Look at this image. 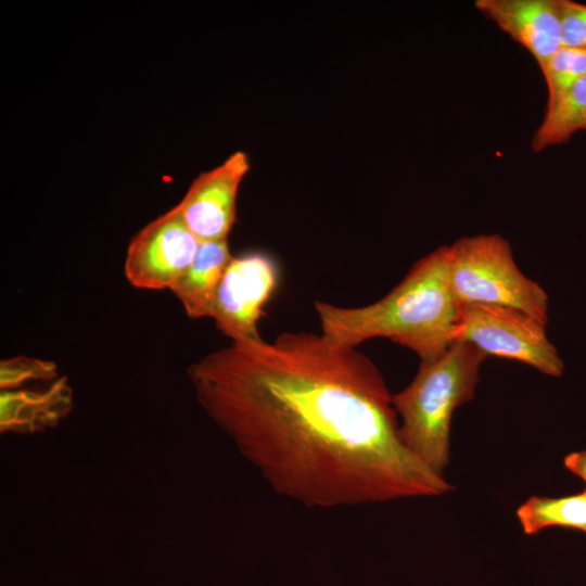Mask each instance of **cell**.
Here are the masks:
<instances>
[{
  "instance_id": "6da1fadb",
  "label": "cell",
  "mask_w": 586,
  "mask_h": 586,
  "mask_svg": "<svg viewBox=\"0 0 586 586\" xmlns=\"http://www.w3.org/2000/svg\"><path fill=\"white\" fill-rule=\"evenodd\" d=\"M209 418L277 494L307 508L440 496L450 484L403 443L378 367L321 333L232 343L188 369Z\"/></svg>"
},
{
  "instance_id": "7a4b0ae2",
  "label": "cell",
  "mask_w": 586,
  "mask_h": 586,
  "mask_svg": "<svg viewBox=\"0 0 586 586\" xmlns=\"http://www.w3.org/2000/svg\"><path fill=\"white\" fill-rule=\"evenodd\" d=\"M459 308L449 284L446 245L419 259L374 303L341 307L315 302L321 334L329 342L357 348L385 337L415 352L420 364L437 360L455 342Z\"/></svg>"
},
{
  "instance_id": "3957f363",
  "label": "cell",
  "mask_w": 586,
  "mask_h": 586,
  "mask_svg": "<svg viewBox=\"0 0 586 586\" xmlns=\"http://www.w3.org/2000/svg\"><path fill=\"white\" fill-rule=\"evenodd\" d=\"M486 357L468 342H454L437 360L420 364L410 384L393 395L404 445L438 474L449 461L453 413L474 397Z\"/></svg>"
},
{
  "instance_id": "277c9868",
  "label": "cell",
  "mask_w": 586,
  "mask_h": 586,
  "mask_svg": "<svg viewBox=\"0 0 586 586\" xmlns=\"http://www.w3.org/2000/svg\"><path fill=\"white\" fill-rule=\"evenodd\" d=\"M450 288L461 304L521 310L548 322V295L517 266L510 243L497 233L464 237L446 246Z\"/></svg>"
},
{
  "instance_id": "5b68a950",
  "label": "cell",
  "mask_w": 586,
  "mask_h": 586,
  "mask_svg": "<svg viewBox=\"0 0 586 586\" xmlns=\"http://www.w3.org/2000/svg\"><path fill=\"white\" fill-rule=\"evenodd\" d=\"M546 326L505 306L461 304L455 342H468L486 356L513 359L550 377H561L564 362L549 341Z\"/></svg>"
},
{
  "instance_id": "8992f818",
  "label": "cell",
  "mask_w": 586,
  "mask_h": 586,
  "mask_svg": "<svg viewBox=\"0 0 586 586\" xmlns=\"http://www.w3.org/2000/svg\"><path fill=\"white\" fill-rule=\"evenodd\" d=\"M279 279L278 266L267 254L232 257L218 285L211 317L232 343L263 340L258 327L264 307Z\"/></svg>"
},
{
  "instance_id": "52a82bcc",
  "label": "cell",
  "mask_w": 586,
  "mask_h": 586,
  "mask_svg": "<svg viewBox=\"0 0 586 586\" xmlns=\"http://www.w3.org/2000/svg\"><path fill=\"white\" fill-rule=\"evenodd\" d=\"M199 244L176 205L132 238L124 264L125 277L138 289L171 290L192 263Z\"/></svg>"
},
{
  "instance_id": "ba28073f",
  "label": "cell",
  "mask_w": 586,
  "mask_h": 586,
  "mask_svg": "<svg viewBox=\"0 0 586 586\" xmlns=\"http://www.w3.org/2000/svg\"><path fill=\"white\" fill-rule=\"evenodd\" d=\"M249 168L247 155L237 151L220 165L201 173L177 204L200 242L227 240L235 221L239 187Z\"/></svg>"
},
{
  "instance_id": "9c48e42d",
  "label": "cell",
  "mask_w": 586,
  "mask_h": 586,
  "mask_svg": "<svg viewBox=\"0 0 586 586\" xmlns=\"http://www.w3.org/2000/svg\"><path fill=\"white\" fill-rule=\"evenodd\" d=\"M474 5L527 50L540 68L562 47L558 0H476Z\"/></svg>"
},
{
  "instance_id": "30bf717a",
  "label": "cell",
  "mask_w": 586,
  "mask_h": 586,
  "mask_svg": "<svg viewBox=\"0 0 586 586\" xmlns=\"http://www.w3.org/2000/svg\"><path fill=\"white\" fill-rule=\"evenodd\" d=\"M74 407L73 388L59 377L44 388L1 391V433L33 434L56 426Z\"/></svg>"
},
{
  "instance_id": "8fae6325",
  "label": "cell",
  "mask_w": 586,
  "mask_h": 586,
  "mask_svg": "<svg viewBox=\"0 0 586 586\" xmlns=\"http://www.w3.org/2000/svg\"><path fill=\"white\" fill-rule=\"evenodd\" d=\"M232 257L227 240L200 242L192 263L171 289L191 319L211 317L218 285Z\"/></svg>"
},
{
  "instance_id": "7c38bea8",
  "label": "cell",
  "mask_w": 586,
  "mask_h": 586,
  "mask_svg": "<svg viewBox=\"0 0 586 586\" xmlns=\"http://www.w3.org/2000/svg\"><path fill=\"white\" fill-rule=\"evenodd\" d=\"M524 534L561 526L586 533V488L563 497L532 496L517 509Z\"/></svg>"
},
{
  "instance_id": "4fadbf2b",
  "label": "cell",
  "mask_w": 586,
  "mask_h": 586,
  "mask_svg": "<svg viewBox=\"0 0 586 586\" xmlns=\"http://www.w3.org/2000/svg\"><path fill=\"white\" fill-rule=\"evenodd\" d=\"M577 131L586 132V75L555 106L545 111L532 138V150L537 153L566 143Z\"/></svg>"
},
{
  "instance_id": "5bb4252c",
  "label": "cell",
  "mask_w": 586,
  "mask_h": 586,
  "mask_svg": "<svg viewBox=\"0 0 586 586\" xmlns=\"http://www.w3.org/2000/svg\"><path fill=\"white\" fill-rule=\"evenodd\" d=\"M540 69L548 91V110L586 75V49L561 47Z\"/></svg>"
},
{
  "instance_id": "9a60e30c",
  "label": "cell",
  "mask_w": 586,
  "mask_h": 586,
  "mask_svg": "<svg viewBox=\"0 0 586 586\" xmlns=\"http://www.w3.org/2000/svg\"><path fill=\"white\" fill-rule=\"evenodd\" d=\"M58 378V366L51 360L16 356L0 362L1 391L23 388L33 381L52 382Z\"/></svg>"
},
{
  "instance_id": "2e32d148",
  "label": "cell",
  "mask_w": 586,
  "mask_h": 586,
  "mask_svg": "<svg viewBox=\"0 0 586 586\" xmlns=\"http://www.w3.org/2000/svg\"><path fill=\"white\" fill-rule=\"evenodd\" d=\"M558 1L562 47L586 49V4Z\"/></svg>"
},
{
  "instance_id": "e0dca14e",
  "label": "cell",
  "mask_w": 586,
  "mask_h": 586,
  "mask_svg": "<svg viewBox=\"0 0 586 586\" xmlns=\"http://www.w3.org/2000/svg\"><path fill=\"white\" fill-rule=\"evenodd\" d=\"M563 463L570 472L582 479L586 484V450L569 454L565 456Z\"/></svg>"
}]
</instances>
